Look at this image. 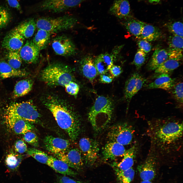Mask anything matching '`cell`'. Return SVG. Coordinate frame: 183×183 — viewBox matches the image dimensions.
<instances>
[{
	"mask_svg": "<svg viewBox=\"0 0 183 183\" xmlns=\"http://www.w3.org/2000/svg\"><path fill=\"white\" fill-rule=\"evenodd\" d=\"M7 57L8 63L10 66L15 69H20L22 64V59L19 52L9 51Z\"/></svg>",
	"mask_w": 183,
	"mask_h": 183,
	"instance_id": "obj_38",
	"label": "cell"
},
{
	"mask_svg": "<svg viewBox=\"0 0 183 183\" xmlns=\"http://www.w3.org/2000/svg\"><path fill=\"white\" fill-rule=\"evenodd\" d=\"M51 35L44 30L38 29L32 41L40 51L47 47L50 41Z\"/></svg>",
	"mask_w": 183,
	"mask_h": 183,
	"instance_id": "obj_31",
	"label": "cell"
},
{
	"mask_svg": "<svg viewBox=\"0 0 183 183\" xmlns=\"http://www.w3.org/2000/svg\"><path fill=\"white\" fill-rule=\"evenodd\" d=\"M64 87L68 94L75 97L77 96L80 89L79 85L74 81H70Z\"/></svg>",
	"mask_w": 183,
	"mask_h": 183,
	"instance_id": "obj_43",
	"label": "cell"
},
{
	"mask_svg": "<svg viewBox=\"0 0 183 183\" xmlns=\"http://www.w3.org/2000/svg\"><path fill=\"white\" fill-rule=\"evenodd\" d=\"M169 57L167 49H156L147 65V69L149 71L155 70Z\"/></svg>",
	"mask_w": 183,
	"mask_h": 183,
	"instance_id": "obj_25",
	"label": "cell"
},
{
	"mask_svg": "<svg viewBox=\"0 0 183 183\" xmlns=\"http://www.w3.org/2000/svg\"><path fill=\"white\" fill-rule=\"evenodd\" d=\"M146 81V79L140 74L138 79L136 87L133 93V96L136 94L142 88Z\"/></svg>",
	"mask_w": 183,
	"mask_h": 183,
	"instance_id": "obj_46",
	"label": "cell"
},
{
	"mask_svg": "<svg viewBox=\"0 0 183 183\" xmlns=\"http://www.w3.org/2000/svg\"><path fill=\"white\" fill-rule=\"evenodd\" d=\"M5 118L7 126L16 134L23 135L33 128L32 123L18 116L5 115Z\"/></svg>",
	"mask_w": 183,
	"mask_h": 183,
	"instance_id": "obj_13",
	"label": "cell"
},
{
	"mask_svg": "<svg viewBox=\"0 0 183 183\" xmlns=\"http://www.w3.org/2000/svg\"><path fill=\"white\" fill-rule=\"evenodd\" d=\"M140 74L138 73L134 72L132 74L125 83L124 89V97L128 104L133 96V93Z\"/></svg>",
	"mask_w": 183,
	"mask_h": 183,
	"instance_id": "obj_33",
	"label": "cell"
},
{
	"mask_svg": "<svg viewBox=\"0 0 183 183\" xmlns=\"http://www.w3.org/2000/svg\"><path fill=\"white\" fill-rule=\"evenodd\" d=\"M114 55L108 53L101 54L94 60L95 66L98 74L107 73L113 65Z\"/></svg>",
	"mask_w": 183,
	"mask_h": 183,
	"instance_id": "obj_23",
	"label": "cell"
},
{
	"mask_svg": "<svg viewBox=\"0 0 183 183\" xmlns=\"http://www.w3.org/2000/svg\"><path fill=\"white\" fill-rule=\"evenodd\" d=\"M183 37L171 35L168 40V48L167 49L169 58L181 60L182 59Z\"/></svg>",
	"mask_w": 183,
	"mask_h": 183,
	"instance_id": "obj_17",
	"label": "cell"
},
{
	"mask_svg": "<svg viewBox=\"0 0 183 183\" xmlns=\"http://www.w3.org/2000/svg\"><path fill=\"white\" fill-rule=\"evenodd\" d=\"M40 51L32 41L28 40L22 46L19 53L22 60L25 62L35 64L38 61Z\"/></svg>",
	"mask_w": 183,
	"mask_h": 183,
	"instance_id": "obj_16",
	"label": "cell"
},
{
	"mask_svg": "<svg viewBox=\"0 0 183 183\" xmlns=\"http://www.w3.org/2000/svg\"><path fill=\"white\" fill-rule=\"evenodd\" d=\"M80 151L84 161L88 166H92L99 157V146L95 140L87 137H84L79 142Z\"/></svg>",
	"mask_w": 183,
	"mask_h": 183,
	"instance_id": "obj_9",
	"label": "cell"
},
{
	"mask_svg": "<svg viewBox=\"0 0 183 183\" xmlns=\"http://www.w3.org/2000/svg\"><path fill=\"white\" fill-rule=\"evenodd\" d=\"M77 21L75 17L69 15L54 18L42 17L37 19L36 25L38 29L44 30L51 34L72 28Z\"/></svg>",
	"mask_w": 183,
	"mask_h": 183,
	"instance_id": "obj_5",
	"label": "cell"
},
{
	"mask_svg": "<svg viewBox=\"0 0 183 183\" xmlns=\"http://www.w3.org/2000/svg\"><path fill=\"white\" fill-rule=\"evenodd\" d=\"M40 79L50 86H65L74 77L71 68L62 63L50 64L42 70L39 74Z\"/></svg>",
	"mask_w": 183,
	"mask_h": 183,
	"instance_id": "obj_4",
	"label": "cell"
},
{
	"mask_svg": "<svg viewBox=\"0 0 183 183\" xmlns=\"http://www.w3.org/2000/svg\"><path fill=\"white\" fill-rule=\"evenodd\" d=\"M118 183H131L134 179L135 172L132 167L122 170L113 167Z\"/></svg>",
	"mask_w": 183,
	"mask_h": 183,
	"instance_id": "obj_36",
	"label": "cell"
},
{
	"mask_svg": "<svg viewBox=\"0 0 183 183\" xmlns=\"http://www.w3.org/2000/svg\"><path fill=\"white\" fill-rule=\"evenodd\" d=\"M100 75L99 81L101 83H110L112 82L114 78V77L111 75H110L107 73Z\"/></svg>",
	"mask_w": 183,
	"mask_h": 183,
	"instance_id": "obj_49",
	"label": "cell"
},
{
	"mask_svg": "<svg viewBox=\"0 0 183 183\" xmlns=\"http://www.w3.org/2000/svg\"><path fill=\"white\" fill-rule=\"evenodd\" d=\"M134 130L132 126L126 123L115 125L110 129L107 137L110 141L115 142L124 146L132 142Z\"/></svg>",
	"mask_w": 183,
	"mask_h": 183,
	"instance_id": "obj_7",
	"label": "cell"
},
{
	"mask_svg": "<svg viewBox=\"0 0 183 183\" xmlns=\"http://www.w3.org/2000/svg\"><path fill=\"white\" fill-rule=\"evenodd\" d=\"M110 13L120 19L129 17L130 9L128 0H115L109 10Z\"/></svg>",
	"mask_w": 183,
	"mask_h": 183,
	"instance_id": "obj_21",
	"label": "cell"
},
{
	"mask_svg": "<svg viewBox=\"0 0 183 183\" xmlns=\"http://www.w3.org/2000/svg\"><path fill=\"white\" fill-rule=\"evenodd\" d=\"M150 2H159L160 0H147Z\"/></svg>",
	"mask_w": 183,
	"mask_h": 183,
	"instance_id": "obj_52",
	"label": "cell"
},
{
	"mask_svg": "<svg viewBox=\"0 0 183 183\" xmlns=\"http://www.w3.org/2000/svg\"><path fill=\"white\" fill-rule=\"evenodd\" d=\"M109 71L111 75L114 77H118L123 72L122 68L117 65H113Z\"/></svg>",
	"mask_w": 183,
	"mask_h": 183,
	"instance_id": "obj_47",
	"label": "cell"
},
{
	"mask_svg": "<svg viewBox=\"0 0 183 183\" xmlns=\"http://www.w3.org/2000/svg\"><path fill=\"white\" fill-rule=\"evenodd\" d=\"M168 92L175 100L177 108L183 107V83L178 81Z\"/></svg>",
	"mask_w": 183,
	"mask_h": 183,
	"instance_id": "obj_35",
	"label": "cell"
},
{
	"mask_svg": "<svg viewBox=\"0 0 183 183\" xmlns=\"http://www.w3.org/2000/svg\"><path fill=\"white\" fill-rule=\"evenodd\" d=\"M113 109V103L110 98L102 96L98 97L88 114V119L94 130L100 131L108 125Z\"/></svg>",
	"mask_w": 183,
	"mask_h": 183,
	"instance_id": "obj_3",
	"label": "cell"
},
{
	"mask_svg": "<svg viewBox=\"0 0 183 183\" xmlns=\"http://www.w3.org/2000/svg\"><path fill=\"white\" fill-rule=\"evenodd\" d=\"M137 43L139 49H140L147 54L151 50L152 46L149 42L142 39L138 40Z\"/></svg>",
	"mask_w": 183,
	"mask_h": 183,
	"instance_id": "obj_44",
	"label": "cell"
},
{
	"mask_svg": "<svg viewBox=\"0 0 183 183\" xmlns=\"http://www.w3.org/2000/svg\"><path fill=\"white\" fill-rule=\"evenodd\" d=\"M181 60L168 58L155 70L156 74L171 73L181 64Z\"/></svg>",
	"mask_w": 183,
	"mask_h": 183,
	"instance_id": "obj_32",
	"label": "cell"
},
{
	"mask_svg": "<svg viewBox=\"0 0 183 183\" xmlns=\"http://www.w3.org/2000/svg\"><path fill=\"white\" fill-rule=\"evenodd\" d=\"M28 74V73L25 70L15 69L5 62H0V78L2 79L13 77H25Z\"/></svg>",
	"mask_w": 183,
	"mask_h": 183,
	"instance_id": "obj_26",
	"label": "cell"
},
{
	"mask_svg": "<svg viewBox=\"0 0 183 183\" xmlns=\"http://www.w3.org/2000/svg\"><path fill=\"white\" fill-rule=\"evenodd\" d=\"M145 23L131 17L125 19L124 25L128 32L136 38L140 39Z\"/></svg>",
	"mask_w": 183,
	"mask_h": 183,
	"instance_id": "obj_28",
	"label": "cell"
},
{
	"mask_svg": "<svg viewBox=\"0 0 183 183\" xmlns=\"http://www.w3.org/2000/svg\"><path fill=\"white\" fill-rule=\"evenodd\" d=\"M146 58L147 54L139 49L132 64L135 66L137 70H139L145 63Z\"/></svg>",
	"mask_w": 183,
	"mask_h": 183,
	"instance_id": "obj_40",
	"label": "cell"
},
{
	"mask_svg": "<svg viewBox=\"0 0 183 183\" xmlns=\"http://www.w3.org/2000/svg\"><path fill=\"white\" fill-rule=\"evenodd\" d=\"M10 19V14L8 10L4 7L0 6V28L6 26Z\"/></svg>",
	"mask_w": 183,
	"mask_h": 183,
	"instance_id": "obj_41",
	"label": "cell"
},
{
	"mask_svg": "<svg viewBox=\"0 0 183 183\" xmlns=\"http://www.w3.org/2000/svg\"><path fill=\"white\" fill-rule=\"evenodd\" d=\"M9 5L11 7L21 10V8L17 0H6Z\"/></svg>",
	"mask_w": 183,
	"mask_h": 183,
	"instance_id": "obj_50",
	"label": "cell"
},
{
	"mask_svg": "<svg viewBox=\"0 0 183 183\" xmlns=\"http://www.w3.org/2000/svg\"><path fill=\"white\" fill-rule=\"evenodd\" d=\"M158 161L155 153L150 149L145 160L137 167L142 180L151 181L155 178Z\"/></svg>",
	"mask_w": 183,
	"mask_h": 183,
	"instance_id": "obj_10",
	"label": "cell"
},
{
	"mask_svg": "<svg viewBox=\"0 0 183 183\" xmlns=\"http://www.w3.org/2000/svg\"><path fill=\"white\" fill-rule=\"evenodd\" d=\"M155 78L146 86L147 89H162L168 92L178 81L171 77V73L156 74Z\"/></svg>",
	"mask_w": 183,
	"mask_h": 183,
	"instance_id": "obj_15",
	"label": "cell"
},
{
	"mask_svg": "<svg viewBox=\"0 0 183 183\" xmlns=\"http://www.w3.org/2000/svg\"><path fill=\"white\" fill-rule=\"evenodd\" d=\"M165 26L172 35L183 37V24L179 21L169 22L165 24Z\"/></svg>",
	"mask_w": 183,
	"mask_h": 183,
	"instance_id": "obj_39",
	"label": "cell"
},
{
	"mask_svg": "<svg viewBox=\"0 0 183 183\" xmlns=\"http://www.w3.org/2000/svg\"><path fill=\"white\" fill-rule=\"evenodd\" d=\"M57 183H83L81 181H77L66 176H61L58 177Z\"/></svg>",
	"mask_w": 183,
	"mask_h": 183,
	"instance_id": "obj_48",
	"label": "cell"
},
{
	"mask_svg": "<svg viewBox=\"0 0 183 183\" xmlns=\"http://www.w3.org/2000/svg\"><path fill=\"white\" fill-rule=\"evenodd\" d=\"M33 84V80L29 79L18 81L15 86L12 93V98H17L26 95L32 90Z\"/></svg>",
	"mask_w": 183,
	"mask_h": 183,
	"instance_id": "obj_29",
	"label": "cell"
},
{
	"mask_svg": "<svg viewBox=\"0 0 183 183\" xmlns=\"http://www.w3.org/2000/svg\"><path fill=\"white\" fill-rule=\"evenodd\" d=\"M80 69L83 75L93 82L98 74L92 57L87 56L83 57L80 61Z\"/></svg>",
	"mask_w": 183,
	"mask_h": 183,
	"instance_id": "obj_22",
	"label": "cell"
},
{
	"mask_svg": "<svg viewBox=\"0 0 183 183\" xmlns=\"http://www.w3.org/2000/svg\"><path fill=\"white\" fill-rule=\"evenodd\" d=\"M36 27V22L34 19L32 18L23 21L13 30L26 39L33 35Z\"/></svg>",
	"mask_w": 183,
	"mask_h": 183,
	"instance_id": "obj_27",
	"label": "cell"
},
{
	"mask_svg": "<svg viewBox=\"0 0 183 183\" xmlns=\"http://www.w3.org/2000/svg\"><path fill=\"white\" fill-rule=\"evenodd\" d=\"M43 142L46 150L53 154L66 150L70 148V145L69 140L51 135L45 136Z\"/></svg>",
	"mask_w": 183,
	"mask_h": 183,
	"instance_id": "obj_14",
	"label": "cell"
},
{
	"mask_svg": "<svg viewBox=\"0 0 183 183\" xmlns=\"http://www.w3.org/2000/svg\"><path fill=\"white\" fill-rule=\"evenodd\" d=\"M25 38L13 30L4 38L2 45L9 51H20L23 45Z\"/></svg>",
	"mask_w": 183,
	"mask_h": 183,
	"instance_id": "obj_18",
	"label": "cell"
},
{
	"mask_svg": "<svg viewBox=\"0 0 183 183\" xmlns=\"http://www.w3.org/2000/svg\"><path fill=\"white\" fill-rule=\"evenodd\" d=\"M53 155L54 157L75 170H80L83 166L82 156L80 150L77 148H69L64 151Z\"/></svg>",
	"mask_w": 183,
	"mask_h": 183,
	"instance_id": "obj_11",
	"label": "cell"
},
{
	"mask_svg": "<svg viewBox=\"0 0 183 183\" xmlns=\"http://www.w3.org/2000/svg\"><path fill=\"white\" fill-rule=\"evenodd\" d=\"M22 157L18 153L11 152L6 156L5 162L9 172H14L17 171L22 162Z\"/></svg>",
	"mask_w": 183,
	"mask_h": 183,
	"instance_id": "obj_34",
	"label": "cell"
},
{
	"mask_svg": "<svg viewBox=\"0 0 183 183\" xmlns=\"http://www.w3.org/2000/svg\"><path fill=\"white\" fill-rule=\"evenodd\" d=\"M41 100L52 114L58 126L67 133L72 141H75L80 133L81 124L79 117L73 107L54 94H46Z\"/></svg>",
	"mask_w": 183,
	"mask_h": 183,
	"instance_id": "obj_2",
	"label": "cell"
},
{
	"mask_svg": "<svg viewBox=\"0 0 183 183\" xmlns=\"http://www.w3.org/2000/svg\"><path fill=\"white\" fill-rule=\"evenodd\" d=\"M126 151L124 145L109 141L105 144L103 150V158L105 161L114 160L118 157L123 156Z\"/></svg>",
	"mask_w": 183,
	"mask_h": 183,
	"instance_id": "obj_20",
	"label": "cell"
},
{
	"mask_svg": "<svg viewBox=\"0 0 183 183\" xmlns=\"http://www.w3.org/2000/svg\"><path fill=\"white\" fill-rule=\"evenodd\" d=\"M47 165L56 172L65 175L74 176L77 175L66 163L54 156H50Z\"/></svg>",
	"mask_w": 183,
	"mask_h": 183,
	"instance_id": "obj_24",
	"label": "cell"
},
{
	"mask_svg": "<svg viewBox=\"0 0 183 183\" xmlns=\"http://www.w3.org/2000/svg\"><path fill=\"white\" fill-rule=\"evenodd\" d=\"M23 138L24 141L30 145L35 146L38 145V139L35 133L31 131L27 132L23 134Z\"/></svg>",
	"mask_w": 183,
	"mask_h": 183,
	"instance_id": "obj_42",
	"label": "cell"
},
{
	"mask_svg": "<svg viewBox=\"0 0 183 183\" xmlns=\"http://www.w3.org/2000/svg\"><path fill=\"white\" fill-rule=\"evenodd\" d=\"M14 148L15 150L19 154H22L27 151V145L22 140H17L15 142Z\"/></svg>",
	"mask_w": 183,
	"mask_h": 183,
	"instance_id": "obj_45",
	"label": "cell"
},
{
	"mask_svg": "<svg viewBox=\"0 0 183 183\" xmlns=\"http://www.w3.org/2000/svg\"><path fill=\"white\" fill-rule=\"evenodd\" d=\"M88 0H43L37 5L36 11L59 13L77 6Z\"/></svg>",
	"mask_w": 183,
	"mask_h": 183,
	"instance_id": "obj_8",
	"label": "cell"
},
{
	"mask_svg": "<svg viewBox=\"0 0 183 183\" xmlns=\"http://www.w3.org/2000/svg\"><path fill=\"white\" fill-rule=\"evenodd\" d=\"M27 154L39 162L47 164L50 156L45 152L35 148L27 149Z\"/></svg>",
	"mask_w": 183,
	"mask_h": 183,
	"instance_id": "obj_37",
	"label": "cell"
},
{
	"mask_svg": "<svg viewBox=\"0 0 183 183\" xmlns=\"http://www.w3.org/2000/svg\"><path fill=\"white\" fill-rule=\"evenodd\" d=\"M5 115L18 116L32 123L39 122L41 115L32 100L11 104L6 109Z\"/></svg>",
	"mask_w": 183,
	"mask_h": 183,
	"instance_id": "obj_6",
	"label": "cell"
},
{
	"mask_svg": "<svg viewBox=\"0 0 183 183\" xmlns=\"http://www.w3.org/2000/svg\"><path fill=\"white\" fill-rule=\"evenodd\" d=\"M162 33L160 29L156 26L146 23L144 26L140 39L149 42L156 40L161 38Z\"/></svg>",
	"mask_w": 183,
	"mask_h": 183,
	"instance_id": "obj_30",
	"label": "cell"
},
{
	"mask_svg": "<svg viewBox=\"0 0 183 183\" xmlns=\"http://www.w3.org/2000/svg\"><path fill=\"white\" fill-rule=\"evenodd\" d=\"M140 183H152L151 181L142 180Z\"/></svg>",
	"mask_w": 183,
	"mask_h": 183,
	"instance_id": "obj_51",
	"label": "cell"
},
{
	"mask_svg": "<svg viewBox=\"0 0 183 183\" xmlns=\"http://www.w3.org/2000/svg\"><path fill=\"white\" fill-rule=\"evenodd\" d=\"M52 47L57 55L67 57L74 55L76 52V47L71 39L67 36H57L53 40Z\"/></svg>",
	"mask_w": 183,
	"mask_h": 183,
	"instance_id": "obj_12",
	"label": "cell"
},
{
	"mask_svg": "<svg viewBox=\"0 0 183 183\" xmlns=\"http://www.w3.org/2000/svg\"><path fill=\"white\" fill-rule=\"evenodd\" d=\"M183 130L182 121L177 118H155L147 122L146 132L150 140V149L159 160L181 157Z\"/></svg>",
	"mask_w": 183,
	"mask_h": 183,
	"instance_id": "obj_1",
	"label": "cell"
},
{
	"mask_svg": "<svg viewBox=\"0 0 183 183\" xmlns=\"http://www.w3.org/2000/svg\"><path fill=\"white\" fill-rule=\"evenodd\" d=\"M138 149L136 144L133 145L126 150L123 156V158L121 161L119 163H114L112 164V166L122 170L132 167L138 154Z\"/></svg>",
	"mask_w": 183,
	"mask_h": 183,
	"instance_id": "obj_19",
	"label": "cell"
}]
</instances>
